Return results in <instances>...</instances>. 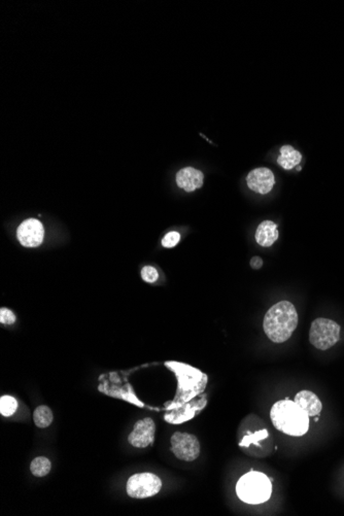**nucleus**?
I'll return each mask as SVG.
<instances>
[{
    "label": "nucleus",
    "mask_w": 344,
    "mask_h": 516,
    "mask_svg": "<svg viewBox=\"0 0 344 516\" xmlns=\"http://www.w3.org/2000/svg\"><path fill=\"white\" fill-rule=\"evenodd\" d=\"M298 324V313L288 301H280L265 314L263 328L267 337L274 343L288 340Z\"/></svg>",
    "instance_id": "1"
},
{
    "label": "nucleus",
    "mask_w": 344,
    "mask_h": 516,
    "mask_svg": "<svg viewBox=\"0 0 344 516\" xmlns=\"http://www.w3.org/2000/svg\"><path fill=\"white\" fill-rule=\"evenodd\" d=\"M270 417L275 429L288 436L300 437L308 432L309 416L295 401L276 402L270 410Z\"/></svg>",
    "instance_id": "2"
},
{
    "label": "nucleus",
    "mask_w": 344,
    "mask_h": 516,
    "mask_svg": "<svg viewBox=\"0 0 344 516\" xmlns=\"http://www.w3.org/2000/svg\"><path fill=\"white\" fill-rule=\"evenodd\" d=\"M236 494L244 503L253 505L262 504L270 499L272 483L264 473L251 471L238 480Z\"/></svg>",
    "instance_id": "3"
},
{
    "label": "nucleus",
    "mask_w": 344,
    "mask_h": 516,
    "mask_svg": "<svg viewBox=\"0 0 344 516\" xmlns=\"http://www.w3.org/2000/svg\"><path fill=\"white\" fill-rule=\"evenodd\" d=\"M340 338V325L329 318L320 317L313 320L309 331L310 343L321 350L334 346Z\"/></svg>",
    "instance_id": "4"
},
{
    "label": "nucleus",
    "mask_w": 344,
    "mask_h": 516,
    "mask_svg": "<svg viewBox=\"0 0 344 516\" xmlns=\"http://www.w3.org/2000/svg\"><path fill=\"white\" fill-rule=\"evenodd\" d=\"M162 488L161 479L153 473H138L127 481V494L133 499H146L157 495Z\"/></svg>",
    "instance_id": "5"
},
{
    "label": "nucleus",
    "mask_w": 344,
    "mask_h": 516,
    "mask_svg": "<svg viewBox=\"0 0 344 516\" xmlns=\"http://www.w3.org/2000/svg\"><path fill=\"white\" fill-rule=\"evenodd\" d=\"M170 442L171 450L178 459L184 461H193L199 456V440L192 434L176 432L172 435Z\"/></svg>",
    "instance_id": "6"
},
{
    "label": "nucleus",
    "mask_w": 344,
    "mask_h": 516,
    "mask_svg": "<svg viewBox=\"0 0 344 516\" xmlns=\"http://www.w3.org/2000/svg\"><path fill=\"white\" fill-rule=\"evenodd\" d=\"M17 236L23 247L36 248L40 246L43 240V226L38 220H26L19 226L17 230Z\"/></svg>",
    "instance_id": "7"
},
{
    "label": "nucleus",
    "mask_w": 344,
    "mask_h": 516,
    "mask_svg": "<svg viewBox=\"0 0 344 516\" xmlns=\"http://www.w3.org/2000/svg\"><path fill=\"white\" fill-rule=\"evenodd\" d=\"M156 425L151 417L138 420L128 437L129 443L137 448L150 446L155 440Z\"/></svg>",
    "instance_id": "8"
},
{
    "label": "nucleus",
    "mask_w": 344,
    "mask_h": 516,
    "mask_svg": "<svg viewBox=\"0 0 344 516\" xmlns=\"http://www.w3.org/2000/svg\"><path fill=\"white\" fill-rule=\"evenodd\" d=\"M248 186L255 193L265 195L271 192L275 183L273 172L266 167L252 170L247 177Z\"/></svg>",
    "instance_id": "9"
},
{
    "label": "nucleus",
    "mask_w": 344,
    "mask_h": 516,
    "mask_svg": "<svg viewBox=\"0 0 344 516\" xmlns=\"http://www.w3.org/2000/svg\"><path fill=\"white\" fill-rule=\"evenodd\" d=\"M204 175L200 170L193 167L180 169L176 174V183L186 192H193L203 185Z\"/></svg>",
    "instance_id": "10"
},
{
    "label": "nucleus",
    "mask_w": 344,
    "mask_h": 516,
    "mask_svg": "<svg viewBox=\"0 0 344 516\" xmlns=\"http://www.w3.org/2000/svg\"><path fill=\"white\" fill-rule=\"evenodd\" d=\"M296 403L301 409H303L308 416H316L321 413L323 405L319 397L310 391H301L295 397Z\"/></svg>",
    "instance_id": "11"
},
{
    "label": "nucleus",
    "mask_w": 344,
    "mask_h": 516,
    "mask_svg": "<svg viewBox=\"0 0 344 516\" xmlns=\"http://www.w3.org/2000/svg\"><path fill=\"white\" fill-rule=\"evenodd\" d=\"M278 230L275 223L272 221H264L262 222L256 231V240L257 242L264 248L271 247L278 239Z\"/></svg>",
    "instance_id": "12"
},
{
    "label": "nucleus",
    "mask_w": 344,
    "mask_h": 516,
    "mask_svg": "<svg viewBox=\"0 0 344 516\" xmlns=\"http://www.w3.org/2000/svg\"><path fill=\"white\" fill-rule=\"evenodd\" d=\"M302 160V155L290 146H283L280 148V156L277 158V163L285 170H290L298 166Z\"/></svg>",
    "instance_id": "13"
},
{
    "label": "nucleus",
    "mask_w": 344,
    "mask_h": 516,
    "mask_svg": "<svg viewBox=\"0 0 344 516\" xmlns=\"http://www.w3.org/2000/svg\"><path fill=\"white\" fill-rule=\"evenodd\" d=\"M53 418H54V415H53L52 410L50 409V407H47L45 405H41V406L37 407L33 412L34 423H35L36 427H38L40 429H44V428H47L48 426H51V424L53 423Z\"/></svg>",
    "instance_id": "14"
},
{
    "label": "nucleus",
    "mask_w": 344,
    "mask_h": 516,
    "mask_svg": "<svg viewBox=\"0 0 344 516\" xmlns=\"http://www.w3.org/2000/svg\"><path fill=\"white\" fill-rule=\"evenodd\" d=\"M52 464L50 459L44 456L35 457L30 465V471L36 477L46 476L51 471Z\"/></svg>",
    "instance_id": "15"
},
{
    "label": "nucleus",
    "mask_w": 344,
    "mask_h": 516,
    "mask_svg": "<svg viewBox=\"0 0 344 516\" xmlns=\"http://www.w3.org/2000/svg\"><path fill=\"white\" fill-rule=\"evenodd\" d=\"M18 409V402L14 397L3 396L0 399V413L4 416L13 415Z\"/></svg>",
    "instance_id": "16"
},
{
    "label": "nucleus",
    "mask_w": 344,
    "mask_h": 516,
    "mask_svg": "<svg viewBox=\"0 0 344 516\" xmlns=\"http://www.w3.org/2000/svg\"><path fill=\"white\" fill-rule=\"evenodd\" d=\"M268 437V433L266 430H263V431H258L256 432L255 434H252V435H249V436H245L241 443H240V446H249L251 444H259V442L261 440H264L265 438Z\"/></svg>",
    "instance_id": "17"
},
{
    "label": "nucleus",
    "mask_w": 344,
    "mask_h": 516,
    "mask_svg": "<svg viewBox=\"0 0 344 516\" xmlns=\"http://www.w3.org/2000/svg\"><path fill=\"white\" fill-rule=\"evenodd\" d=\"M141 277L144 281H146V283L154 284L158 280L159 273L155 267L145 266L141 270Z\"/></svg>",
    "instance_id": "18"
},
{
    "label": "nucleus",
    "mask_w": 344,
    "mask_h": 516,
    "mask_svg": "<svg viewBox=\"0 0 344 516\" xmlns=\"http://www.w3.org/2000/svg\"><path fill=\"white\" fill-rule=\"evenodd\" d=\"M180 240V235L179 233L177 232H169L167 233L166 235L164 236V238L162 239V246L164 248H167V249H171V248H174Z\"/></svg>",
    "instance_id": "19"
},
{
    "label": "nucleus",
    "mask_w": 344,
    "mask_h": 516,
    "mask_svg": "<svg viewBox=\"0 0 344 516\" xmlns=\"http://www.w3.org/2000/svg\"><path fill=\"white\" fill-rule=\"evenodd\" d=\"M15 321L16 315L12 310L8 308L0 309V322L4 324H13Z\"/></svg>",
    "instance_id": "20"
},
{
    "label": "nucleus",
    "mask_w": 344,
    "mask_h": 516,
    "mask_svg": "<svg viewBox=\"0 0 344 516\" xmlns=\"http://www.w3.org/2000/svg\"><path fill=\"white\" fill-rule=\"evenodd\" d=\"M251 265H252V267H253V268H255V269H259V268H261V267H262V265H263V261H262V259H261V258H259V257H254V258L252 259V261H251Z\"/></svg>",
    "instance_id": "21"
},
{
    "label": "nucleus",
    "mask_w": 344,
    "mask_h": 516,
    "mask_svg": "<svg viewBox=\"0 0 344 516\" xmlns=\"http://www.w3.org/2000/svg\"><path fill=\"white\" fill-rule=\"evenodd\" d=\"M314 420H315V421H319V417H317V416H314Z\"/></svg>",
    "instance_id": "22"
}]
</instances>
